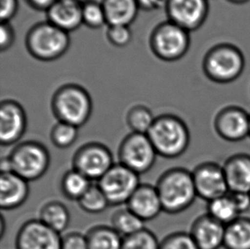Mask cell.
Returning <instances> with one entry per match:
<instances>
[{"label": "cell", "instance_id": "6da1fadb", "mask_svg": "<svg viewBox=\"0 0 250 249\" xmlns=\"http://www.w3.org/2000/svg\"><path fill=\"white\" fill-rule=\"evenodd\" d=\"M164 212L178 214L192 205L197 195L193 182L192 172L182 167L166 171L156 186Z\"/></svg>", "mask_w": 250, "mask_h": 249}, {"label": "cell", "instance_id": "7a4b0ae2", "mask_svg": "<svg viewBox=\"0 0 250 249\" xmlns=\"http://www.w3.org/2000/svg\"><path fill=\"white\" fill-rule=\"evenodd\" d=\"M147 136L157 155L167 159L181 156L190 143L189 128L186 122L171 114L156 117Z\"/></svg>", "mask_w": 250, "mask_h": 249}, {"label": "cell", "instance_id": "3957f363", "mask_svg": "<svg viewBox=\"0 0 250 249\" xmlns=\"http://www.w3.org/2000/svg\"><path fill=\"white\" fill-rule=\"evenodd\" d=\"M245 57L235 44L220 43L207 51L203 60L206 77L216 84H229L237 81L244 73Z\"/></svg>", "mask_w": 250, "mask_h": 249}, {"label": "cell", "instance_id": "277c9868", "mask_svg": "<svg viewBox=\"0 0 250 249\" xmlns=\"http://www.w3.org/2000/svg\"><path fill=\"white\" fill-rule=\"evenodd\" d=\"M51 111L58 122L82 127L92 113V100L84 87L67 84L58 88L51 99Z\"/></svg>", "mask_w": 250, "mask_h": 249}, {"label": "cell", "instance_id": "5b68a950", "mask_svg": "<svg viewBox=\"0 0 250 249\" xmlns=\"http://www.w3.org/2000/svg\"><path fill=\"white\" fill-rule=\"evenodd\" d=\"M26 47L40 61L51 62L62 58L70 45L68 33L49 21L31 27L26 36Z\"/></svg>", "mask_w": 250, "mask_h": 249}, {"label": "cell", "instance_id": "8992f818", "mask_svg": "<svg viewBox=\"0 0 250 249\" xmlns=\"http://www.w3.org/2000/svg\"><path fill=\"white\" fill-rule=\"evenodd\" d=\"M8 157L12 172L27 182L41 179L47 172L51 163V155L48 148L43 144L34 140L17 145Z\"/></svg>", "mask_w": 250, "mask_h": 249}, {"label": "cell", "instance_id": "52a82bcc", "mask_svg": "<svg viewBox=\"0 0 250 249\" xmlns=\"http://www.w3.org/2000/svg\"><path fill=\"white\" fill-rule=\"evenodd\" d=\"M189 32L170 21L157 25L149 38L151 51L163 61L181 59L189 51Z\"/></svg>", "mask_w": 250, "mask_h": 249}, {"label": "cell", "instance_id": "ba28073f", "mask_svg": "<svg viewBox=\"0 0 250 249\" xmlns=\"http://www.w3.org/2000/svg\"><path fill=\"white\" fill-rule=\"evenodd\" d=\"M157 155L147 134L131 132L119 146V163L139 175L152 168Z\"/></svg>", "mask_w": 250, "mask_h": 249}, {"label": "cell", "instance_id": "9c48e42d", "mask_svg": "<svg viewBox=\"0 0 250 249\" xmlns=\"http://www.w3.org/2000/svg\"><path fill=\"white\" fill-rule=\"evenodd\" d=\"M109 205L127 203L136 189L140 186L139 175L121 163L114 164L111 168L98 181Z\"/></svg>", "mask_w": 250, "mask_h": 249}, {"label": "cell", "instance_id": "30bf717a", "mask_svg": "<svg viewBox=\"0 0 250 249\" xmlns=\"http://www.w3.org/2000/svg\"><path fill=\"white\" fill-rule=\"evenodd\" d=\"M72 164L73 169L91 181H98L113 166L114 158L107 146L98 142H91L76 150Z\"/></svg>", "mask_w": 250, "mask_h": 249}, {"label": "cell", "instance_id": "8fae6325", "mask_svg": "<svg viewBox=\"0 0 250 249\" xmlns=\"http://www.w3.org/2000/svg\"><path fill=\"white\" fill-rule=\"evenodd\" d=\"M197 197L208 202L229 193L223 166L206 162L196 166L192 172Z\"/></svg>", "mask_w": 250, "mask_h": 249}, {"label": "cell", "instance_id": "7c38bea8", "mask_svg": "<svg viewBox=\"0 0 250 249\" xmlns=\"http://www.w3.org/2000/svg\"><path fill=\"white\" fill-rule=\"evenodd\" d=\"M213 128L221 139L230 143L250 138V114L237 105L221 108L213 120Z\"/></svg>", "mask_w": 250, "mask_h": 249}, {"label": "cell", "instance_id": "4fadbf2b", "mask_svg": "<svg viewBox=\"0 0 250 249\" xmlns=\"http://www.w3.org/2000/svg\"><path fill=\"white\" fill-rule=\"evenodd\" d=\"M168 21L188 32L198 30L205 23L208 12V0H166Z\"/></svg>", "mask_w": 250, "mask_h": 249}, {"label": "cell", "instance_id": "5bb4252c", "mask_svg": "<svg viewBox=\"0 0 250 249\" xmlns=\"http://www.w3.org/2000/svg\"><path fill=\"white\" fill-rule=\"evenodd\" d=\"M61 235L40 219L24 223L16 237L17 249H61Z\"/></svg>", "mask_w": 250, "mask_h": 249}, {"label": "cell", "instance_id": "9a60e30c", "mask_svg": "<svg viewBox=\"0 0 250 249\" xmlns=\"http://www.w3.org/2000/svg\"><path fill=\"white\" fill-rule=\"evenodd\" d=\"M27 119L23 107L14 100L0 104V144L7 147L17 144L26 132Z\"/></svg>", "mask_w": 250, "mask_h": 249}, {"label": "cell", "instance_id": "2e32d148", "mask_svg": "<svg viewBox=\"0 0 250 249\" xmlns=\"http://www.w3.org/2000/svg\"><path fill=\"white\" fill-rule=\"evenodd\" d=\"M226 226L208 213L193 222L189 234L199 249H220L224 247Z\"/></svg>", "mask_w": 250, "mask_h": 249}, {"label": "cell", "instance_id": "e0dca14e", "mask_svg": "<svg viewBox=\"0 0 250 249\" xmlns=\"http://www.w3.org/2000/svg\"><path fill=\"white\" fill-rule=\"evenodd\" d=\"M126 205L129 210L145 222L156 219L163 211L156 186L148 184H140Z\"/></svg>", "mask_w": 250, "mask_h": 249}, {"label": "cell", "instance_id": "ac0fdd59", "mask_svg": "<svg viewBox=\"0 0 250 249\" xmlns=\"http://www.w3.org/2000/svg\"><path fill=\"white\" fill-rule=\"evenodd\" d=\"M27 180L14 172L1 173L0 207L2 210H14L25 203L29 196Z\"/></svg>", "mask_w": 250, "mask_h": 249}, {"label": "cell", "instance_id": "d6986e66", "mask_svg": "<svg viewBox=\"0 0 250 249\" xmlns=\"http://www.w3.org/2000/svg\"><path fill=\"white\" fill-rule=\"evenodd\" d=\"M82 7L79 0H57L46 11L48 21L67 33L76 30L83 24Z\"/></svg>", "mask_w": 250, "mask_h": 249}, {"label": "cell", "instance_id": "ffe728a7", "mask_svg": "<svg viewBox=\"0 0 250 249\" xmlns=\"http://www.w3.org/2000/svg\"><path fill=\"white\" fill-rule=\"evenodd\" d=\"M229 192H250V155H230L223 165Z\"/></svg>", "mask_w": 250, "mask_h": 249}, {"label": "cell", "instance_id": "44dd1931", "mask_svg": "<svg viewBox=\"0 0 250 249\" xmlns=\"http://www.w3.org/2000/svg\"><path fill=\"white\" fill-rule=\"evenodd\" d=\"M101 3L108 26H130L139 13L137 0H103Z\"/></svg>", "mask_w": 250, "mask_h": 249}, {"label": "cell", "instance_id": "7402d4cb", "mask_svg": "<svg viewBox=\"0 0 250 249\" xmlns=\"http://www.w3.org/2000/svg\"><path fill=\"white\" fill-rule=\"evenodd\" d=\"M39 219L49 228L61 234L68 228L70 222V213L63 203L51 201L41 208Z\"/></svg>", "mask_w": 250, "mask_h": 249}, {"label": "cell", "instance_id": "603a6c76", "mask_svg": "<svg viewBox=\"0 0 250 249\" xmlns=\"http://www.w3.org/2000/svg\"><path fill=\"white\" fill-rule=\"evenodd\" d=\"M226 249H250V219L241 216L226 226Z\"/></svg>", "mask_w": 250, "mask_h": 249}, {"label": "cell", "instance_id": "cb8c5ba5", "mask_svg": "<svg viewBox=\"0 0 250 249\" xmlns=\"http://www.w3.org/2000/svg\"><path fill=\"white\" fill-rule=\"evenodd\" d=\"M85 236L88 249H122L123 237L112 226H94Z\"/></svg>", "mask_w": 250, "mask_h": 249}, {"label": "cell", "instance_id": "d4e9b609", "mask_svg": "<svg viewBox=\"0 0 250 249\" xmlns=\"http://www.w3.org/2000/svg\"><path fill=\"white\" fill-rule=\"evenodd\" d=\"M207 213L226 226L241 217L229 193L208 202Z\"/></svg>", "mask_w": 250, "mask_h": 249}, {"label": "cell", "instance_id": "484cf974", "mask_svg": "<svg viewBox=\"0 0 250 249\" xmlns=\"http://www.w3.org/2000/svg\"><path fill=\"white\" fill-rule=\"evenodd\" d=\"M91 185L90 179L75 169H72L62 176L61 190L66 198L78 202Z\"/></svg>", "mask_w": 250, "mask_h": 249}, {"label": "cell", "instance_id": "4316f807", "mask_svg": "<svg viewBox=\"0 0 250 249\" xmlns=\"http://www.w3.org/2000/svg\"><path fill=\"white\" fill-rule=\"evenodd\" d=\"M145 223L127 208L116 211L111 218L112 227L122 237L130 236L145 229Z\"/></svg>", "mask_w": 250, "mask_h": 249}, {"label": "cell", "instance_id": "83f0119b", "mask_svg": "<svg viewBox=\"0 0 250 249\" xmlns=\"http://www.w3.org/2000/svg\"><path fill=\"white\" fill-rule=\"evenodd\" d=\"M125 120L132 132L147 134L156 118L145 105H135L129 109Z\"/></svg>", "mask_w": 250, "mask_h": 249}, {"label": "cell", "instance_id": "f1b7e54d", "mask_svg": "<svg viewBox=\"0 0 250 249\" xmlns=\"http://www.w3.org/2000/svg\"><path fill=\"white\" fill-rule=\"evenodd\" d=\"M78 204L83 211L91 214L103 212L109 206L108 200L98 185H91L87 191L79 200Z\"/></svg>", "mask_w": 250, "mask_h": 249}, {"label": "cell", "instance_id": "f546056e", "mask_svg": "<svg viewBox=\"0 0 250 249\" xmlns=\"http://www.w3.org/2000/svg\"><path fill=\"white\" fill-rule=\"evenodd\" d=\"M79 128L73 124L58 122L51 129V141L55 147L62 149L69 148L78 138Z\"/></svg>", "mask_w": 250, "mask_h": 249}, {"label": "cell", "instance_id": "4dcf8cb0", "mask_svg": "<svg viewBox=\"0 0 250 249\" xmlns=\"http://www.w3.org/2000/svg\"><path fill=\"white\" fill-rule=\"evenodd\" d=\"M160 243L156 235L145 228L123 237L122 249H159Z\"/></svg>", "mask_w": 250, "mask_h": 249}, {"label": "cell", "instance_id": "1f68e13d", "mask_svg": "<svg viewBox=\"0 0 250 249\" xmlns=\"http://www.w3.org/2000/svg\"><path fill=\"white\" fill-rule=\"evenodd\" d=\"M82 20L84 25L92 29L104 27L107 23V21L102 3L93 0L83 3Z\"/></svg>", "mask_w": 250, "mask_h": 249}, {"label": "cell", "instance_id": "d6a6232c", "mask_svg": "<svg viewBox=\"0 0 250 249\" xmlns=\"http://www.w3.org/2000/svg\"><path fill=\"white\" fill-rule=\"evenodd\" d=\"M159 249H199L189 232L178 231L167 236L160 243Z\"/></svg>", "mask_w": 250, "mask_h": 249}, {"label": "cell", "instance_id": "836d02e7", "mask_svg": "<svg viewBox=\"0 0 250 249\" xmlns=\"http://www.w3.org/2000/svg\"><path fill=\"white\" fill-rule=\"evenodd\" d=\"M106 37L110 44L116 47H125L132 40V33L129 26L111 25L108 26Z\"/></svg>", "mask_w": 250, "mask_h": 249}, {"label": "cell", "instance_id": "e575fe53", "mask_svg": "<svg viewBox=\"0 0 250 249\" xmlns=\"http://www.w3.org/2000/svg\"><path fill=\"white\" fill-rule=\"evenodd\" d=\"M61 249H88L86 236L82 233H67L62 236Z\"/></svg>", "mask_w": 250, "mask_h": 249}, {"label": "cell", "instance_id": "d590c367", "mask_svg": "<svg viewBox=\"0 0 250 249\" xmlns=\"http://www.w3.org/2000/svg\"><path fill=\"white\" fill-rule=\"evenodd\" d=\"M0 37V50L8 51L15 41V32L9 22H1Z\"/></svg>", "mask_w": 250, "mask_h": 249}, {"label": "cell", "instance_id": "8d00e7d4", "mask_svg": "<svg viewBox=\"0 0 250 249\" xmlns=\"http://www.w3.org/2000/svg\"><path fill=\"white\" fill-rule=\"evenodd\" d=\"M18 10V0H0L1 22H9Z\"/></svg>", "mask_w": 250, "mask_h": 249}, {"label": "cell", "instance_id": "74e56055", "mask_svg": "<svg viewBox=\"0 0 250 249\" xmlns=\"http://www.w3.org/2000/svg\"><path fill=\"white\" fill-rule=\"evenodd\" d=\"M241 216L250 210V193L229 192Z\"/></svg>", "mask_w": 250, "mask_h": 249}, {"label": "cell", "instance_id": "f35d334b", "mask_svg": "<svg viewBox=\"0 0 250 249\" xmlns=\"http://www.w3.org/2000/svg\"><path fill=\"white\" fill-rule=\"evenodd\" d=\"M139 10L154 11L163 9L166 5V0H137Z\"/></svg>", "mask_w": 250, "mask_h": 249}, {"label": "cell", "instance_id": "ab89813d", "mask_svg": "<svg viewBox=\"0 0 250 249\" xmlns=\"http://www.w3.org/2000/svg\"><path fill=\"white\" fill-rule=\"evenodd\" d=\"M32 8L37 10H45L47 11L57 0H27Z\"/></svg>", "mask_w": 250, "mask_h": 249}, {"label": "cell", "instance_id": "60d3db41", "mask_svg": "<svg viewBox=\"0 0 250 249\" xmlns=\"http://www.w3.org/2000/svg\"><path fill=\"white\" fill-rule=\"evenodd\" d=\"M0 167H1V173H6V172H12L11 165H10V159L6 156H3L0 162Z\"/></svg>", "mask_w": 250, "mask_h": 249}, {"label": "cell", "instance_id": "b9f144b4", "mask_svg": "<svg viewBox=\"0 0 250 249\" xmlns=\"http://www.w3.org/2000/svg\"><path fill=\"white\" fill-rule=\"evenodd\" d=\"M5 227H6L5 220L3 216H1V218H0V237L1 238L3 237L4 232H5Z\"/></svg>", "mask_w": 250, "mask_h": 249}, {"label": "cell", "instance_id": "7bdbcfd3", "mask_svg": "<svg viewBox=\"0 0 250 249\" xmlns=\"http://www.w3.org/2000/svg\"><path fill=\"white\" fill-rule=\"evenodd\" d=\"M229 3H233V4H237V5H241V4H245V3H249L250 0H227Z\"/></svg>", "mask_w": 250, "mask_h": 249}, {"label": "cell", "instance_id": "ee69618b", "mask_svg": "<svg viewBox=\"0 0 250 249\" xmlns=\"http://www.w3.org/2000/svg\"></svg>", "mask_w": 250, "mask_h": 249}, {"label": "cell", "instance_id": "f6af8a7d", "mask_svg": "<svg viewBox=\"0 0 250 249\" xmlns=\"http://www.w3.org/2000/svg\"></svg>", "mask_w": 250, "mask_h": 249}]
</instances>
